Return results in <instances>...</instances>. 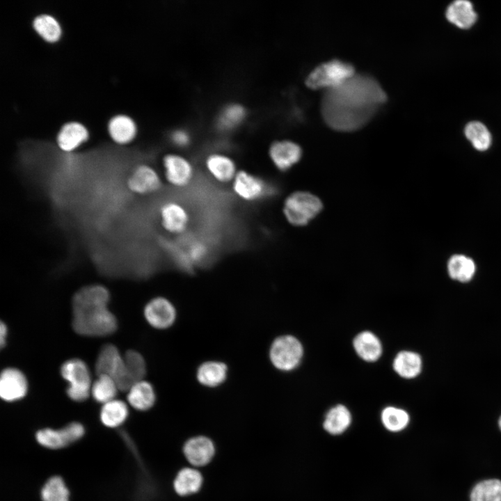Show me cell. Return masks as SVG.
Wrapping results in <instances>:
<instances>
[{
  "mask_svg": "<svg viewBox=\"0 0 501 501\" xmlns=\"http://www.w3.org/2000/svg\"><path fill=\"white\" fill-rule=\"evenodd\" d=\"M386 101L387 95L375 79L355 74L340 86L324 92L321 112L331 128L351 132L366 125Z\"/></svg>",
  "mask_w": 501,
  "mask_h": 501,
  "instance_id": "obj_1",
  "label": "cell"
},
{
  "mask_svg": "<svg viewBox=\"0 0 501 501\" xmlns=\"http://www.w3.org/2000/svg\"><path fill=\"white\" fill-rule=\"evenodd\" d=\"M109 290L100 285H91L79 289L73 296L72 328L79 335L103 337L113 334L118 322L108 309Z\"/></svg>",
  "mask_w": 501,
  "mask_h": 501,
  "instance_id": "obj_2",
  "label": "cell"
},
{
  "mask_svg": "<svg viewBox=\"0 0 501 501\" xmlns=\"http://www.w3.org/2000/svg\"><path fill=\"white\" fill-rule=\"evenodd\" d=\"M355 74L353 66L346 61L333 59L315 67L305 79L306 86L311 89L335 88Z\"/></svg>",
  "mask_w": 501,
  "mask_h": 501,
  "instance_id": "obj_3",
  "label": "cell"
},
{
  "mask_svg": "<svg viewBox=\"0 0 501 501\" xmlns=\"http://www.w3.org/2000/svg\"><path fill=\"white\" fill-rule=\"evenodd\" d=\"M321 200L305 191H296L284 200L283 213L289 223L294 226L305 225L322 209Z\"/></svg>",
  "mask_w": 501,
  "mask_h": 501,
  "instance_id": "obj_4",
  "label": "cell"
},
{
  "mask_svg": "<svg viewBox=\"0 0 501 501\" xmlns=\"http://www.w3.org/2000/svg\"><path fill=\"white\" fill-rule=\"evenodd\" d=\"M61 374L69 384L66 392L72 401H84L88 398L92 383L88 367L84 360L79 358L66 360L61 367Z\"/></svg>",
  "mask_w": 501,
  "mask_h": 501,
  "instance_id": "obj_5",
  "label": "cell"
},
{
  "mask_svg": "<svg viewBox=\"0 0 501 501\" xmlns=\"http://www.w3.org/2000/svg\"><path fill=\"white\" fill-rule=\"evenodd\" d=\"M233 194L246 202L261 201L273 193L274 189L265 179L247 170H239L230 184Z\"/></svg>",
  "mask_w": 501,
  "mask_h": 501,
  "instance_id": "obj_6",
  "label": "cell"
},
{
  "mask_svg": "<svg viewBox=\"0 0 501 501\" xmlns=\"http://www.w3.org/2000/svg\"><path fill=\"white\" fill-rule=\"evenodd\" d=\"M95 371L97 375H107L115 380L120 390H129L124 356L114 344H107L102 347L96 360Z\"/></svg>",
  "mask_w": 501,
  "mask_h": 501,
  "instance_id": "obj_7",
  "label": "cell"
},
{
  "mask_svg": "<svg viewBox=\"0 0 501 501\" xmlns=\"http://www.w3.org/2000/svg\"><path fill=\"white\" fill-rule=\"evenodd\" d=\"M164 180L173 188L182 189L193 182L196 170L193 163L183 154L169 152L161 160Z\"/></svg>",
  "mask_w": 501,
  "mask_h": 501,
  "instance_id": "obj_8",
  "label": "cell"
},
{
  "mask_svg": "<svg viewBox=\"0 0 501 501\" xmlns=\"http://www.w3.org/2000/svg\"><path fill=\"white\" fill-rule=\"evenodd\" d=\"M303 355V348L301 343L294 336L289 335L275 339L269 351L272 364L283 371L295 369L300 364Z\"/></svg>",
  "mask_w": 501,
  "mask_h": 501,
  "instance_id": "obj_9",
  "label": "cell"
},
{
  "mask_svg": "<svg viewBox=\"0 0 501 501\" xmlns=\"http://www.w3.org/2000/svg\"><path fill=\"white\" fill-rule=\"evenodd\" d=\"M159 218L164 231L173 236H180L186 233L191 222L189 210L176 200H166L160 205Z\"/></svg>",
  "mask_w": 501,
  "mask_h": 501,
  "instance_id": "obj_10",
  "label": "cell"
},
{
  "mask_svg": "<svg viewBox=\"0 0 501 501\" xmlns=\"http://www.w3.org/2000/svg\"><path fill=\"white\" fill-rule=\"evenodd\" d=\"M84 433V427L81 423L72 422L58 429H40L35 434V440L45 448L58 450L77 442L83 437Z\"/></svg>",
  "mask_w": 501,
  "mask_h": 501,
  "instance_id": "obj_11",
  "label": "cell"
},
{
  "mask_svg": "<svg viewBox=\"0 0 501 501\" xmlns=\"http://www.w3.org/2000/svg\"><path fill=\"white\" fill-rule=\"evenodd\" d=\"M127 185L129 191L137 195H150L161 190L162 178L152 166L143 164L137 166L129 175Z\"/></svg>",
  "mask_w": 501,
  "mask_h": 501,
  "instance_id": "obj_12",
  "label": "cell"
},
{
  "mask_svg": "<svg viewBox=\"0 0 501 501\" xmlns=\"http://www.w3.org/2000/svg\"><path fill=\"white\" fill-rule=\"evenodd\" d=\"M302 150L295 142L290 140H276L268 148V157L272 165L278 171L289 170L301 159Z\"/></svg>",
  "mask_w": 501,
  "mask_h": 501,
  "instance_id": "obj_13",
  "label": "cell"
},
{
  "mask_svg": "<svg viewBox=\"0 0 501 501\" xmlns=\"http://www.w3.org/2000/svg\"><path fill=\"white\" fill-rule=\"evenodd\" d=\"M204 166L210 177L221 184H230L239 170L234 159L221 152L208 154L204 160Z\"/></svg>",
  "mask_w": 501,
  "mask_h": 501,
  "instance_id": "obj_14",
  "label": "cell"
},
{
  "mask_svg": "<svg viewBox=\"0 0 501 501\" xmlns=\"http://www.w3.org/2000/svg\"><path fill=\"white\" fill-rule=\"evenodd\" d=\"M28 391V382L24 373L14 367L5 368L0 376V396L6 401L24 398Z\"/></svg>",
  "mask_w": 501,
  "mask_h": 501,
  "instance_id": "obj_15",
  "label": "cell"
},
{
  "mask_svg": "<svg viewBox=\"0 0 501 501\" xmlns=\"http://www.w3.org/2000/svg\"><path fill=\"white\" fill-rule=\"evenodd\" d=\"M144 315L147 321L154 328H167L170 326L176 317L173 305L164 297H156L145 305Z\"/></svg>",
  "mask_w": 501,
  "mask_h": 501,
  "instance_id": "obj_16",
  "label": "cell"
},
{
  "mask_svg": "<svg viewBox=\"0 0 501 501\" xmlns=\"http://www.w3.org/2000/svg\"><path fill=\"white\" fill-rule=\"evenodd\" d=\"M182 450L187 461L197 467L207 465L216 452L213 441L205 436H197L188 439L184 443Z\"/></svg>",
  "mask_w": 501,
  "mask_h": 501,
  "instance_id": "obj_17",
  "label": "cell"
},
{
  "mask_svg": "<svg viewBox=\"0 0 501 501\" xmlns=\"http://www.w3.org/2000/svg\"><path fill=\"white\" fill-rule=\"evenodd\" d=\"M392 367L395 372L405 379L418 378L424 369L422 356L415 351L402 350L394 358Z\"/></svg>",
  "mask_w": 501,
  "mask_h": 501,
  "instance_id": "obj_18",
  "label": "cell"
},
{
  "mask_svg": "<svg viewBox=\"0 0 501 501\" xmlns=\"http://www.w3.org/2000/svg\"><path fill=\"white\" fill-rule=\"evenodd\" d=\"M353 347L358 356L366 362L378 360L383 351L379 337L368 331L360 332L354 337Z\"/></svg>",
  "mask_w": 501,
  "mask_h": 501,
  "instance_id": "obj_19",
  "label": "cell"
},
{
  "mask_svg": "<svg viewBox=\"0 0 501 501\" xmlns=\"http://www.w3.org/2000/svg\"><path fill=\"white\" fill-rule=\"evenodd\" d=\"M446 17L449 22L461 29H469L475 24L477 16L471 2L457 0L448 6Z\"/></svg>",
  "mask_w": 501,
  "mask_h": 501,
  "instance_id": "obj_20",
  "label": "cell"
},
{
  "mask_svg": "<svg viewBox=\"0 0 501 501\" xmlns=\"http://www.w3.org/2000/svg\"><path fill=\"white\" fill-rule=\"evenodd\" d=\"M202 474L196 468H184L176 475L173 481V488L180 496H186L198 492L202 485Z\"/></svg>",
  "mask_w": 501,
  "mask_h": 501,
  "instance_id": "obj_21",
  "label": "cell"
},
{
  "mask_svg": "<svg viewBox=\"0 0 501 501\" xmlns=\"http://www.w3.org/2000/svg\"><path fill=\"white\" fill-rule=\"evenodd\" d=\"M129 404L138 411H147L152 408L156 400L152 385L144 380L133 384L127 390Z\"/></svg>",
  "mask_w": 501,
  "mask_h": 501,
  "instance_id": "obj_22",
  "label": "cell"
},
{
  "mask_svg": "<svg viewBox=\"0 0 501 501\" xmlns=\"http://www.w3.org/2000/svg\"><path fill=\"white\" fill-rule=\"evenodd\" d=\"M476 265L470 258L463 255H452L447 262L450 278L460 283L470 282L475 274Z\"/></svg>",
  "mask_w": 501,
  "mask_h": 501,
  "instance_id": "obj_23",
  "label": "cell"
},
{
  "mask_svg": "<svg viewBox=\"0 0 501 501\" xmlns=\"http://www.w3.org/2000/svg\"><path fill=\"white\" fill-rule=\"evenodd\" d=\"M88 136V131L81 124L71 122L62 127L57 136V143L63 150L71 151L86 141Z\"/></svg>",
  "mask_w": 501,
  "mask_h": 501,
  "instance_id": "obj_24",
  "label": "cell"
},
{
  "mask_svg": "<svg viewBox=\"0 0 501 501\" xmlns=\"http://www.w3.org/2000/svg\"><path fill=\"white\" fill-rule=\"evenodd\" d=\"M351 423V414L344 405L337 404L332 407L326 414L323 427L331 435L344 433Z\"/></svg>",
  "mask_w": 501,
  "mask_h": 501,
  "instance_id": "obj_25",
  "label": "cell"
},
{
  "mask_svg": "<svg viewBox=\"0 0 501 501\" xmlns=\"http://www.w3.org/2000/svg\"><path fill=\"white\" fill-rule=\"evenodd\" d=\"M128 414L129 411L126 403L115 399L102 405L100 418L105 427L116 428L125 422Z\"/></svg>",
  "mask_w": 501,
  "mask_h": 501,
  "instance_id": "obj_26",
  "label": "cell"
},
{
  "mask_svg": "<svg viewBox=\"0 0 501 501\" xmlns=\"http://www.w3.org/2000/svg\"><path fill=\"white\" fill-rule=\"evenodd\" d=\"M227 366L221 362L209 361L200 365L197 370L198 381L208 387L221 384L227 376Z\"/></svg>",
  "mask_w": 501,
  "mask_h": 501,
  "instance_id": "obj_27",
  "label": "cell"
},
{
  "mask_svg": "<svg viewBox=\"0 0 501 501\" xmlns=\"http://www.w3.org/2000/svg\"><path fill=\"white\" fill-rule=\"evenodd\" d=\"M109 131L111 138L118 143H126L132 140L136 132L134 121L128 116L118 115L111 119Z\"/></svg>",
  "mask_w": 501,
  "mask_h": 501,
  "instance_id": "obj_28",
  "label": "cell"
},
{
  "mask_svg": "<svg viewBox=\"0 0 501 501\" xmlns=\"http://www.w3.org/2000/svg\"><path fill=\"white\" fill-rule=\"evenodd\" d=\"M470 501H501V480L493 478L479 482L470 491Z\"/></svg>",
  "mask_w": 501,
  "mask_h": 501,
  "instance_id": "obj_29",
  "label": "cell"
},
{
  "mask_svg": "<svg viewBox=\"0 0 501 501\" xmlns=\"http://www.w3.org/2000/svg\"><path fill=\"white\" fill-rule=\"evenodd\" d=\"M246 116L244 106L239 103H230L225 106L217 118V126L224 131L232 129L239 126Z\"/></svg>",
  "mask_w": 501,
  "mask_h": 501,
  "instance_id": "obj_30",
  "label": "cell"
},
{
  "mask_svg": "<svg viewBox=\"0 0 501 501\" xmlns=\"http://www.w3.org/2000/svg\"><path fill=\"white\" fill-rule=\"evenodd\" d=\"M119 388L112 378L107 375H97L92 383L90 395L94 399L102 404L116 399Z\"/></svg>",
  "mask_w": 501,
  "mask_h": 501,
  "instance_id": "obj_31",
  "label": "cell"
},
{
  "mask_svg": "<svg viewBox=\"0 0 501 501\" xmlns=\"http://www.w3.org/2000/svg\"><path fill=\"white\" fill-rule=\"evenodd\" d=\"M381 419L384 427L391 432H399L410 422L408 413L401 408L387 406L381 412Z\"/></svg>",
  "mask_w": 501,
  "mask_h": 501,
  "instance_id": "obj_32",
  "label": "cell"
},
{
  "mask_svg": "<svg viewBox=\"0 0 501 501\" xmlns=\"http://www.w3.org/2000/svg\"><path fill=\"white\" fill-rule=\"evenodd\" d=\"M125 369L130 387L143 380L146 365L143 357L135 350H128L124 355ZM129 387V388H130Z\"/></svg>",
  "mask_w": 501,
  "mask_h": 501,
  "instance_id": "obj_33",
  "label": "cell"
},
{
  "mask_svg": "<svg viewBox=\"0 0 501 501\" xmlns=\"http://www.w3.org/2000/svg\"><path fill=\"white\" fill-rule=\"evenodd\" d=\"M42 501H69V490L63 479L53 476L47 479L40 491Z\"/></svg>",
  "mask_w": 501,
  "mask_h": 501,
  "instance_id": "obj_34",
  "label": "cell"
},
{
  "mask_svg": "<svg viewBox=\"0 0 501 501\" xmlns=\"http://www.w3.org/2000/svg\"><path fill=\"white\" fill-rule=\"evenodd\" d=\"M465 134L477 150H486L491 144V133L487 127L480 122H469L465 127Z\"/></svg>",
  "mask_w": 501,
  "mask_h": 501,
  "instance_id": "obj_35",
  "label": "cell"
},
{
  "mask_svg": "<svg viewBox=\"0 0 501 501\" xmlns=\"http://www.w3.org/2000/svg\"><path fill=\"white\" fill-rule=\"evenodd\" d=\"M33 27L43 38L49 42L58 40L61 33L57 20L46 14L40 15L34 19Z\"/></svg>",
  "mask_w": 501,
  "mask_h": 501,
  "instance_id": "obj_36",
  "label": "cell"
},
{
  "mask_svg": "<svg viewBox=\"0 0 501 501\" xmlns=\"http://www.w3.org/2000/svg\"><path fill=\"white\" fill-rule=\"evenodd\" d=\"M170 140L175 146L179 148H185L190 145L191 138L189 133L185 129H177L171 133Z\"/></svg>",
  "mask_w": 501,
  "mask_h": 501,
  "instance_id": "obj_37",
  "label": "cell"
},
{
  "mask_svg": "<svg viewBox=\"0 0 501 501\" xmlns=\"http://www.w3.org/2000/svg\"><path fill=\"white\" fill-rule=\"evenodd\" d=\"M8 336V327L6 324L1 321L0 324V345L3 347L6 344Z\"/></svg>",
  "mask_w": 501,
  "mask_h": 501,
  "instance_id": "obj_38",
  "label": "cell"
},
{
  "mask_svg": "<svg viewBox=\"0 0 501 501\" xmlns=\"http://www.w3.org/2000/svg\"><path fill=\"white\" fill-rule=\"evenodd\" d=\"M497 424H498V429L501 431V413L498 416Z\"/></svg>",
  "mask_w": 501,
  "mask_h": 501,
  "instance_id": "obj_39",
  "label": "cell"
}]
</instances>
